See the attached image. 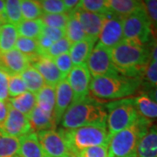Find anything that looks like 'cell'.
<instances>
[{
	"instance_id": "40",
	"label": "cell",
	"mask_w": 157,
	"mask_h": 157,
	"mask_svg": "<svg viewBox=\"0 0 157 157\" xmlns=\"http://www.w3.org/2000/svg\"><path fill=\"white\" fill-rule=\"evenodd\" d=\"M76 157H108L107 147L95 146L78 152Z\"/></svg>"
},
{
	"instance_id": "29",
	"label": "cell",
	"mask_w": 157,
	"mask_h": 157,
	"mask_svg": "<svg viewBox=\"0 0 157 157\" xmlns=\"http://www.w3.org/2000/svg\"><path fill=\"white\" fill-rule=\"evenodd\" d=\"M43 23L39 19L37 20H23L17 25V34L19 37L28 39H38L42 33Z\"/></svg>"
},
{
	"instance_id": "49",
	"label": "cell",
	"mask_w": 157,
	"mask_h": 157,
	"mask_svg": "<svg viewBox=\"0 0 157 157\" xmlns=\"http://www.w3.org/2000/svg\"><path fill=\"white\" fill-rule=\"evenodd\" d=\"M145 94H147L148 97H150L153 101H155L157 103V87L147 90V91H146Z\"/></svg>"
},
{
	"instance_id": "12",
	"label": "cell",
	"mask_w": 157,
	"mask_h": 157,
	"mask_svg": "<svg viewBox=\"0 0 157 157\" xmlns=\"http://www.w3.org/2000/svg\"><path fill=\"white\" fill-rule=\"evenodd\" d=\"M2 129L11 136L20 138L31 133V126L27 115L18 112L8 103V113Z\"/></svg>"
},
{
	"instance_id": "17",
	"label": "cell",
	"mask_w": 157,
	"mask_h": 157,
	"mask_svg": "<svg viewBox=\"0 0 157 157\" xmlns=\"http://www.w3.org/2000/svg\"><path fill=\"white\" fill-rule=\"evenodd\" d=\"M17 157H47L39 143L37 133L31 132L19 138Z\"/></svg>"
},
{
	"instance_id": "24",
	"label": "cell",
	"mask_w": 157,
	"mask_h": 157,
	"mask_svg": "<svg viewBox=\"0 0 157 157\" xmlns=\"http://www.w3.org/2000/svg\"><path fill=\"white\" fill-rule=\"evenodd\" d=\"M7 102L14 109L28 116L36 106V96L27 91L21 95L8 99Z\"/></svg>"
},
{
	"instance_id": "8",
	"label": "cell",
	"mask_w": 157,
	"mask_h": 157,
	"mask_svg": "<svg viewBox=\"0 0 157 157\" xmlns=\"http://www.w3.org/2000/svg\"><path fill=\"white\" fill-rule=\"evenodd\" d=\"M86 64L90 74L94 78L120 75L113 63L110 49H107L100 43L94 47Z\"/></svg>"
},
{
	"instance_id": "23",
	"label": "cell",
	"mask_w": 157,
	"mask_h": 157,
	"mask_svg": "<svg viewBox=\"0 0 157 157\" xmlns=\"http://www.w3.org/2000/svg\"><path fill=\"white\" fill-rule=\"evenodd\" d=\"M65 32L66 38L72 45L87 39L81 24L73 11L68 13V21Z\"/></svg>"
},
{
	"instance_id": "32",
	"label": "cell",
	"mask_w": 157,
	"mask_h": 157,
	"mask_svg": "<svg viewBox=\"0 0 157 157\" xmlns=\"http://www.w3.org/2000/svg\"><path fill=\"white\" fill-rule=\"evenodd\" d=\"M75 9L98 14L110 15L107 8V0H82L79 1L78 6Z\"/></svg>"
},
{
	"instance_id": "21",
	"label": "cell",
	"mask_w": 157,
	"mask_h": 157,
	"mask_svg": "<svg viewBox=\"0 0 157 157\" xmlns=\"http://www.w3.org/2000/svg\"><path fill=\"white\" fill-rule=\"evenodd\" d=\"M95 42V40L87 38L72 45L69 51V55L71 57L73 66L76 67L86 63Z\"/></svg>"
},
{
	"instance_id": "7",
	"label": "cell",
	"mask_w": 157,
	"mask_h": 157,
	"mask_svg": "<svg viewBox=\"0 0 157 157\" xmlns=\"http://www.w3.org/2000/svg\"><path fill=\"white\" fill-rule=\"evenodd\" d=\"M123 41L141 46H149L153 43V26L144 6L135 13L124 17Z\"/></svg>"
},
{
	"instance_id": "26",
	"label": "cell",
	"mask_w": 157,
	"mask_h": 157,
	"mask_svg": "<svg viewBox=\"0 0 157 157\" xmlns=\"http://www.w3.org/2000/svg\"><path fill=\"white\" fill-rule=\"evenodd\" d=\"M17 27L11 24L6 23L0 30V52L5 53L11 51L16 45L17 39Z\"/></svg>"
},
{
	"instance_id": "19",
	"label": "cell",
	"mask_w": 157,
	"mask_h": 157,
	"mask_svg": "<svg viewBox=\"0 0 157 157\" xmlns=\"http://www.w3.org/2000/svg\"><path fill=\"white\" fill-rule=\"evenodd\" d=\"M32 131H44L55 129L57 124L53 113H48L35 106L33 110L28 115Z\"/></svg>"
},
{
	"instance_id": "5",
	"label": "cell",
	"mask_w": 157,
	"mask_h": 157,
	"mask_svg": "<svg viewBox=\"0 0 157 157\" xmlns=\"http://www.w3.org/2000/svg\"><path fill=\"white\" fill-rule=\"evenodd\" d=\"M61 130L70 150L74 155L88 147L108 146L109 137L107 125H92L71 130L63 128Z\"/></svg>"
},
{
	"instance_id": "48",
	"label": "cell",
	"mask_w": 157,
	"mask_h": 157,
	"mask_svg": "<svg viewBox=\"0 0 157 157\" xmlns=\"http://www.w3.org/2000/svg\"><path fill=\"white\" fill-rule=\"evenodd\" d=\"M0 19L3 22L7 23L6 16V5H5V1L0 0Z\"/></svg>"
},
{
	"instance_id": "22",
	"label": "cell",
	"mask_w": 157,
	"mask_h": 157,
	"mask_svg": "<svg viewBox=\"0 0 157 157\" xmlns=\"http://www.w3.org/2000/svg\"><path fill=\"white\" fill-rule=\"evenodd\" d=\"M36 106L48 113H53L55 107V86L45 84L35 94Z\"/></svg>"
},
{
	"instance_id": "34",
	"label": "cell",
	"mask_w": 157,
	"mask_h": 157,
	"mask_svg": "<svg viewBox=\"0 0 157 157\" xmlns=\"http://www.w3.org/2000/svg\"><path fill=\"white\" fill-rule=\"evenodd\" d=\"M140 82L146 91L157 87V62L149 61L140 77Z\"/></svg>"
},
{
	"instance_id": "38",
	"label": "cell",
	"mask_w": 157,
	"mask_h": 157,
	"mask_svg": "<svg viewBox=\"0 0 157 157\" xmlns=\"http://www.w3.org/2000/svg\"><path fill=\"white\" fill-rule=\"evenodd\" d=\"M39 2L44 14H61L67 12V10L64 5V1L42 0Z\"/></svg>"
},
{
	"instance_id": "43",
	"label": "cell",
	"mask_w": 157,
	"mask_h": 157,
	"mask_svg": "<svg viewBox=\"0 0 157 157\" xmlns=\"http://www.w3.org/2000/svg\"><path fill=\"white\" fill-rule=\"evenodd\" d=\"M8 78L9 75L0 70V101H8Z\"/></svg>"
},
{
	"instance_id": "37",
	"label": "cell",
	"mask_w": 157,
	"mask_h": 157,
	"mask_svg": "<svg viewBox=\"0 0 157 157\" xmlns=\"http://www.w3.org/2000/svg\"><path fill=\"white\" fill-rule=\"evenodd\" d=\"M71 46H72V44L65 37V38H63V39L54 42L52 44V45L45 52L42 56H45L47 57V58H49V59H55L57 57L60 56V55L64 54V53L68 52L70 51Z\"/></svg>"
},
{
	"instance_id": "3",
	"label": "cell",
	"mask_w": 157,
	"mask_h": 157,
	"mask_svg": "<svg viewBox=\"0 0 157 157\" xmlns=\"http://www.w3.org/2000/svg\"><path fill=\"white\" fill-rule=\"evenodd\" d=\"M141 86L140 78L116 76L94 77L90 81L89 91L98 99L116 100L133 95Z\"/></svg>"
},
{
	"instance_id": "13",
	"label": "cell",
	"mask_w": 157,
	"mask_h": 157,
	"mask_svg": "<svg viewBox=\"0 0 157 157\" xmlns=\"http://www.w3.org/2000/svg\"><path fill=\"white\" fill-rule=\"evenodd\" d=\"M29 63L41 74L46 85L55 86L62 79L66 78L58 69L53 59L47 57L38 55L29 59Z\"/></svg>"
},
{
	"instance_id": "44",
	"label": "cell",
	"mask_w": 157,
	"mask_h": 157,
	"mask_svg": "<svg viewBox=\"0 0 157 157\" xmlns=\"http://www.w3.org/2000/svg\"><path fill=\"white\" fill-rule=\"evenodd\" d=\"M37 42H38V47H39V52L40 55H43L45 52L52 45V44L54 43L49 38L45 37V36L42 35V34L39 36V39H37Z\"/></svg>"
},
{
	"instance_id": "35",
	"label": "cell",
	"mask_w": 157,
	"mask_h": 157,
	"mask_svg": "<svg viewBox=\"0 0 157 157\" xmlns=\"http://www.w3.org/2000/svg\"><path fill=\"white\" fill-rule=\"evenodd\" d=\"M40 20L45 26L65 30L68 21V13L43 14Z\"/></svg>"
},
{
	"instance_id": "39",
	"label": "cell",
	"mask_w": 157,
	"mask_h": 157,
	"mask_svg": "<svg viewBox=\"0 0 157 157\" xmlns=\"http://www.w3.org/2000/svg\"><path fill=\"white\" fill-rule=\"evenodd\" d=\"M53 61L55 63L58 69L59 70V72L63 74V76L67 78L68 73H70V71L73 68V62H72L69 53L67 52L60 56L57 57L55 59H53Z\"/></svg>"
},
{
	"instance_id": "16",
	"label": "cell",
	"mask_w": 157,
	"mask_h": 157,
	"mask_svg": "<svg viewBox=\"0 0 157 157\" xmlns=\"http://www.w3.org/2000/svg\"><path fill=\"white\" fill-rule=\"evenodd\" d=\"M73 93L67 78L62 79L55 86V107L53 115L55 122L60 123L62 116L73 103Z\"/></svg>"
},
{
	"instance_id": "36",
	"label": "cell",
	"mask_w": 157,
	"mask_h": 157,
	"mask_svg": "<svg viewBox=\"0 0 157 157\" xmlns=\"http://www.w3.org/2000/svg\"><path fill=\"white\" fill-rule=\"evenodd\" d=\"M27 92V87L20 74L9 75L8 78V94L11 98L21 95Z\"/></svg>"
},
{
	"instance_id": "42",
	"label": "cell",
	"mask_w": 157,
	"mask_h": 157,
	"mask_svg": "<svg viewBox=\"0 0 157 157\" xmlns=\"http://www.w3.org/2000/svg\"><path fill=\"white\" fill-rule=\"evenodd\" d=\"M41 34L45 36V37H47V38H49L53 42H56L58 40L66 37V32H65L64 29L49 27V26H45L44 25H43L42 33Z\"/></svg>"
},
{
	"instance_id": "6",
	"label": "cell",
	"mask_w": 157,
	"mask_h": 157,
	"mask_svg": "<svg viewBox=\"0 0 157 157\" xmlns=\"http://www.w3.org/2000/svg\"><path fill=\"white\" fill-rule=\"evenodd\" d=\"M107 108V128L108 137L132 126L140 115L136 110L133 98L121 99L108 102Z\"/></svg>"
},
{
	"instance_id": "46",
	"label": "cell",
	"mask_w": 157,
	"mask_h": 157,
	"mask_svg": "<svg viewBox=\"0 0 157 157\" xmlns=\"http://www.w3.org/2000/svg\"><path fill=\"white\" fill-rule=\"evenodd\" d=\"M150 61L157 62V39L150 45Z\"/></svg>"
},
{
	"instance_id": "9",
	"label": "cell",
	"mask_w": 157,
	"mask_h": 157,
	"mask_svg": "<svg viewBox=\"0 0 157 157\" xmlns=\"http://www.w3.org/2000/svg\"><path fill=\"white\" fill-rule=\"evenodd\" d=\"M37 135L47 157H65L73 155L63 135L61 128L39 131Z\"/></svg>"
},
{
	"instance_id": "33",
	"label": "cell",
	"mask_w": 157,
	"mask_h": 157,
	"mask_svg": "<svg viewBox=\"0 0 157 157\" xmlns=\"http://www.w3.org/2000/svg\"><path fill=\"white\" fill-rule=\"evenodd\" d=\"M6 5V16L7 23L13 25H17L23 21L22 13L20 9V1L18 0H7Z\"/></svg>"
},
{
	"instance_id": "15",
	"label": "cell",
	"mask_w": 157,
	"mask_h": 157,
	"mask_svg": "<svg viewBox=\"0 0 157 157\" xmlns=\"http://www.w3.org/2000/svg\"><path fill=\"white\" fill-rule=\"evenodd\" d=\"M29 66L28 58L17 49L0 53V70L8 75L21 74Z\"/></svg>"
},
{
	"instance_id": "50",
	"label": "cell",
	"mask_w": 157,
	"mask_h": 157,
	"mask_svg": "<svg viewBox=\"0 0 157 157\" xmlns=\"http://www.w3.org/2000/svg\"><path fill=\"white\" fill-rule=\"evenodd\" d=\"M4 24H5V23L3 22V21L0 19V30H1V28H2V26H3V25H4Z\"/></svg>"
},
{
	"instance_id": "28",
	"label": "cell",
	"mask_w": 157,
	"mask_h": 157,
	"mask_svg": "<svg viewBox=\"0 0 157 157\" xmlns=\"http://www.w3.org/2000/svg\"><path fill=\"white\" fill-rule=\"evenodd\" d=\"M20 76L26 85L27 90L33 94H37L45 85L41 74L31 65L20 74Z\"/></svg>"
},
{
	"instance_id": "18",
	"label": "cell",
	"mask_w": 157,
	"mask_h": 157,
	"mask_svg": "<svg viewBox=\"0 0 157 157\" xmlns=\"http://www.w3.org/2000/svg\"><path fill=\"white\" fill-rule=\"evenodd\" d=\"M110 14L124 18L143 7V1L139 0H107Z\"/></svg>"
},
{
	"instance_id": "1",
	"label": "cell",
	"mask_w": 157,
	"mask_h": 157,
	"mask_svg": "<svg viewBox=\"0 0 157 157\" xmlns=\"http://www.w3.org/2000/svg\"><path fill=\"white\" fill-rule=\"evenodd\" d=\"M112 60L120 74L140 78L150 61V47L122 41L110 50Z\"/></svg>"
},
{
	"instance_id": "27",
	"label": "cell",
	"mask_w": 157,
	"mask_h": 157,
	"mask_svg": "<svg viewBox=\"0 0 157 157\" xmlns=\"http://www.w3.org/2000/svg\"><path fill=\"white\" fill-rule=\"evenodd\" d=\"M19 138L11 136L0 128V157H17Z\"/></svg>"
},
{
	"instance_id": "45",
	"label": "cell",
	"mask_w": 157,
	"mask_h": 157,
	"mask_svg": "<svg viewBox=\"0 0 157 157\" xmlns=\"http://www.w3.org/2000/svg\"><path fill=\"white\" fill-rule=\"evenodd\" d=\"M7 113H8V102L0 101V128L1 129L5 123Z\"/></svg>"
},
{
	"instance_id": "47",
	"label": "cell",
	"mask_w": 157,
	"mask_h": 157,
	"mask_svg": "<svg viewBox=\"0 0 157 157\" xmlns=\"http://www.w3.org/2000/svg\"><path fill=\"white\" fill-rule=\"evenodd\" d=\"M78 3H79L78 0H65L64 1V5L66 6L68 13L73 11L78 6Z\"/></svg>"
},
{
	"instance_id": "31",
	"label": "cell",
	"mask_w": 157,
	"mask_h": 157,
	"mask_svg": "<svg viewBox=\"0 0 157 157\" xmlns=\"http://www.w3.org/2000/svg\"><path fill=\"white\" fill-rule=\"evenodd\" d=\"M16 48L29 59L40 55L38 47L37 39H28L25 37H18L16 42Z\"/></svg>"
},
{
	"instance_id": "25",
	"label": "cell",
	"mask_w": 157,
	"mask_h": 157,
	"mask_svg": "<svg viewBox=\"0 0 157 157\" xmlns=\"http://www.w3.org/2000/svg\"><path fill=\"white\" fill-rule=\"evenodd\" d=\"M134 104L139 114L146 119L157 118V103L147 94H141L133 98Z\"/></svg>"
},
{
	"instance_id": "4",
	"label": "cell",
	"mask_w": 157,
	"mask_h": 157,
	"mask_svg": "<svg viewBox=\"0 0 157 157\" xmlns=\"http://www.w3.org/2000/svg\"><path fill=\"white\" fill-rule=\"evenodd\" d=\"M152 126L150 120L140 116L132 126L110 137L108 157H136L140 139Z\"/></svg>"
},
{
	"instance_id": "10",
	"label": "cell",
	"mask_w": 157,
	"mask_h": 157,
	"mask_svg": "<svg viewBox=\"0 0 157 157\" xmlns=\"http://www.w3.org/2000/svg\"><path fill=\"white\" fill-rule=\"evenodd\" d=\"M67 80L73 90V102L82 101L89 97L91 74L86 64L73 67L67 76Z\"/></svg>"
},
{
	"instance_id": "30",
	"label": "cell",
	"mask_w": 157,
	"mask_h": 157,
	"mask_svg": "<svg viewBox=\"0 0 157 157\" xmlns=\"http://www.w3.org/2000/svg\"><path fill=\"white\" fill-rule=\"evenodd\" d=\"M20 9L23 20H37L43 15L39 1L22 0L20 1Z\"/></svg>"
},
{
	"instance_id": "14",
	"label": "cell",
	"mask_w": 157,
	"mask_h": 157,
	"mask_svg": "<svg viewBox=\"0 0 157 157\" xmlns=\"http://www.w3.org/2000/svg\"><path fill=\"white\" fill-rule=\"evenodd\" d=\"M73 11L75 13L76 17H78V19L81 24L86 37L88 39H94L96 41L99 38V35L101 33L104 23L107 20L109 15L93 13V12L82 11L79 9H74Z\"/></svg>"
},
{
	"instance_id": "41",
	"label": "cell",
	"mask_w": 157,
	"mask_h": 157,
	"mask_svg": "<svg viewBox=\"0 0 157 157\" xmlns=\"http://www.w3.org/2000/svg\"><path fill=\"white\" fill-rule=\"evenodd\" d=\"M143 6L149 17L153 29L157 31V0L143 1Z\"/></svg>"
},
{
	"instance_id": "2",
	"label": "cell",
	"mask_w": 157,
	"mask_h": 157,
	"mask_svg": "<svg viewBox=\"0 0 157 157\" xmlns=\"http://www.w3.org/2000/svg\"><path fill=\"white\" fill-rule=\"evenodd\" d=\"M107 111L105 105L92 97L73 102L63 114L62 128L71 130L92 125H107Z\"/></svg>"
},
{
	"instance_id": "11",
	"label": "cell",
	"mask_w": 157,
	"mask_h": 157,
	"mask_svg": "<svg viewBox=\"0 0 157 157\" xmlns=\"http://www.w3.org/2000/svg\"><path fill=\"white\" fill-rule=\"evenodd\" d=\"M123 18L109 15L105 21L99 35L100 44L107 49H112L124 40Z\"/></svg>"
},
{
	"instance_id": "20",
	"label": "cell",
	"mask_w": 157,
	"mask_h": 157,
	"mask_svg": "<svg viewBox=\"0 0 157 157\" xmlns=\"http://www.w3.org/2000/svg\"><path fill=\"white\" fill-rule=\"evenodd\" d=\"M136 157H157V126L152 125L140 139Z\"/></svg>"
},
{
	"instance_id": "51",
	"label": "cell",
	"mask_w": 157,
	"mask_h": 157,
	"mask_svg": "<svg viewBox=\"0 0 157 157\" xmlns=\"http://www.w3.org/2000/svg\"><path fill=\"white\" fill-rule=\"evenodd\" d=\"M65 157H76L74 155H67V156Z\"/></svg>"
}]
</instances>
